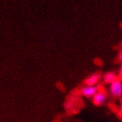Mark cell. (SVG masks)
<instances>
[{"label": "cell", "mask_w": 122, "mask_h": 122, "mask_svg": "<svg viewBox=\"0 0 122 122\" xmlns=\"http://www.w3.org/2000/svg\"><path fill=\"white\" fill-rule=\"evenodd\" d=\"M110 90L114 97H121L122 96V81L117 78L110 84Z\"/></svg>", "instance_id": "obj_1"}, {"label": "cell", "mask_w": 122, "mask_h": 122, "mask_svg": "<svg viewBox=\"0 0 122 122\" xmlns=\"http://www.w3.org/2000/svg\"><path fill=\"white\" fill-rule=\"evenodd\" d=\"M106 99H107V95L105 92L99 90L96 93V95L93 96L92 102L95 105L100 106L106 101Z\"/></svg>", "instance_id": "obj_2"}, {"label": "cell", "mask_w": 122, "mask_h": 122, "mask_svg": "<svg viewBox=\"0 0 122 122\" xmlns=\"http://www.w3.org/2000/svg\"><path fill=\"white\" fill-rule=\"evenodd\" d=\"M98 92V88L96 86H86L81 90V93L85 97H93Z\"/></svg>", "instance_id": "obj_3"}, {"label": "cell", "mask_w": 122, "mask_h": 122, "mask_svg": "<svg viewBox=\"0 0 122 122\" xmlns=\"http://www.w3.org/2000/svg\"><path fill=\"white\" fill-rule=\"evenodd\" d=\"M101 78V76L98 74H93L86 78L84 81L86 86H95Z\"/></svg>", "instance_id": "obj_4"}, {"label": "cell", "mask_w": 122, "mask_h": 122, "mask_svg": "<svg viewBox=\"0 0 122 122\" xmlns=\"http://www.w3.org/2000/svg\"><path fill=\"white\" fill-rule=\"evenodd\" d=\"M117 79L116 75L114 73H112V72H110V73H107L104 75V81L105 83L107 84H111L112 82H113L114 81H116Z\"/></svg>", "instance_id": "obj_5"}, {"label": "cell", "mask_w": 122, "mask_h": 122, "mask_svg": "<svg viewBox=\"0 0 122 122\" xmlns=\"http://www.w3.org/2000/svg\"><path fill=\"white\" fill-rule=\"evenodd\" d=\"M118 59H119L120 61H122V51H121V52L119 53V55H118Z\"/></svg>", "instance_id": "obj_6"}, {"label": "cell", "mask_w": 122, "mask_h": 122, "mask_svg": "<svg viewBox=\"0 0 122 122\" xmlns=\"http://www.w3.org/2000/svg\"><path fill=\"white\" fill-rule=\"evenodd\" d=\"M120 77H121V78L122 79V66H121V70H120Z\"/></svg>", "instance_id": "obj_7"}, {"label": "cell", "mask_w": 122, "mask_h": 122, "mask_svg": "<svg viewBox=\"0 0 122 122\" xmlns=\"http://www.w3.org/2000/svg\"><path fill=\"white\" fill-rule=\"evenodd\" d=\"M121 112H122V106H121Z\"/></svg>", "instance_id": "obj_8"}]
</instances>
